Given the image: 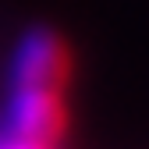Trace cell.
I'll list each match as a JSON object with an SVG mask.
<instances>
[{"mask_svg": "<svg viewBox=\"0 0 149 149\" xmlns=\"http://www.w3.org/2000/svg\"><path fill=\"white\" fill-rule=\"evenodd\" d=\"M7 135L39 142V146H61L68 132V103L64 89H43V85H11L7 114H4Z\"/></svg>", "mask_w": 149, "mask_h": 149, "instance_id": "1", "label": "cell"}, {"mask_svg": "<svg viewBox=\"0 0 149 149\" xmlns=\"http://www.w3.org/2000/svg\"><path fill=\"white\" fill-rule=\"evenodd\" d=\"M71 82V50L53 29L36 25L14 43L11 53V85H43L68 89Z\"/></svg>", "mask_w": 149, "mask_h": 149, "instance_id": "2", "label": "cell"}, {"mask_svg": "<svg viewBox=\"0 0 149 149\" xmlns=\"http://www.w3.org/2000/svg\"><path fill=\"white\" fill-rule=\"evenodd\" d=\"M0 149H57V146H39V142H25V139H14V135H0Z\"/></svg>", "mask_w": 149, "mask_h": 149, "instance_id": "3", "label": "cell"}]
</instances>
